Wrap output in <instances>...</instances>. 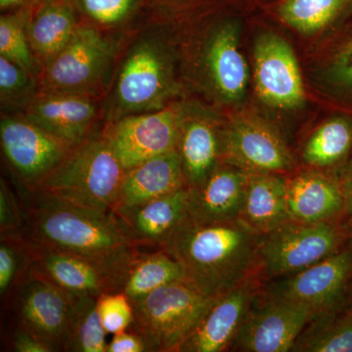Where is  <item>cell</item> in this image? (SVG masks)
Segmentation results:
<instances>
[{"label": "cell", "instance_id": "277c9868", "mask_svg": "<svg viewBox=\"0 0 352 352\" xmlns=\"http://www.w3.org/2000/svg\"><path fill=\"white\" fill-rule=\"evenodd\" d=\"M263 236L240 220L199 224L188 219L162 249L179 261L194 288L203 295L219 296L256 274Z\"/></svg>", "mask_w": 352, "mask_h": 352}, {"label": "cell", "instance_id": "7bdbcfd3", "mask_svg": "<svg viewBox=\"0 0 352 352\" xmlns=\"http://www.w3.org/2000/svg\"><path fill=\"white\" fill-rule=\"evenodd\" d=\"M36 1L38 0H0V12L4 13L7 11L14 10L20 7L36 3Z\"/></svg>", "mask_w": 352, "mask_h": 352}, {"label": "cell", "instance_id": "3957f363", "mask_svg": "<svg viewBox=\"0 0 352 352\" xmlns=\"http://www.w3.org/2000/svg\"><path fill=\"white\" fill-rule=\"evenodd\" d=\"M27 222L32 244L97 264L112 275L117 292L120 277L138 254V245L115 212L76 207L30 191Z\"/></svg>", "mask_w": 352, "mask_h": 352}, {"label": "cell", "instance_id": "484cf974", "mask_svg": "<svg viewBox=\"0 0 352 352\" xmlns=\"http://www.w3.org/2000/svg\"><path fill=\"white\" fill-rule=\"evenodd\" d=\"M261 9L302 36H314L351 12L352 0H275Z\"/></svg>", "mask_w": 352, "mask_h": 352}, {"label": "cell", "instance_id": "74e56055", "mask_svg": "<svg viewBox=\"0 0 352 352\" xmlns=\"http://www.w3.org/2000/svg\"><path fill=\"white\" fill-rule=\"evenodd\" d=\"M18 268V254L12 245L2 242L0 245V294L6 295L10 288Z\"/></svg>", "mask_w": 352, "mask_h": 352}, {"label": "cell", "instance_id": "2e32d148", "mask_svg": "<svg viewBox=\"0 0 352 352\" xmlns=\"http://www.w3.org/2000/svg\"><path fill=\"white\" fill-rule=\"evenodd\" d=\"M263 288L256 274L217 296L177 352L231 351L245 317Z\"/></svg>", "mask_w": 352, "mask_h": 352}, {"label": "cell", "instance_id": "52a82bcc", "mask_svg": "<svg viewBox=\"0 0 352 352\" xmlns=\"http://www.w3.org/2000/svg\"><path fill=\"white\" fill-rule=\"evenodd\" d=\"M217 298L203 295L187 281L166 285L132 302V331L149 351L177 352Z\"/></svg>", "mask_w": 352, "mask_h": 352}, {"label": "cell", "instance_id": "f546056e", "mask_svg": "<svg viewBox=\"0 0 352 352\" xmlns=\"http://www.w3.org/2000/svg\"><path fill=\"white\" fill-rule=\"evenodd\" d=\"M351 147V120L333 117L308 136L300 155L308 168L328 171L346 159Z\"/></svg>", "mask_w": 352, "mask_h": 352}, {"label": "cell", "instance_id": "f35d334b", "mask_svg": "<svg viewBox=\"0 0 352 352\" xmlns=\"http://www.w3.org/2000/svg\"><path fill=\"white\" fill-rule=\"evenodd\" d=\"M148 351L145 340L132 332H122L113 335V339L107 344L106 352H144Z\"/></svg>", "mask_w": 352, "mask_h": 352}, {"label": "cell", "instance_id": "d6986e66", "mask_svg": "<svg viewBox=\"0 0 352 352\" xmlns=\"http://www.w3.org/2000/svg\"><path fill=\"white\" fill-rule=\"evenodd\" d=\"M289 219L302 223L336 222L346 214V201L338 176L307 168L287 175Z\"/></svg>", "mask_w": 352, "mask_h": 352}, {"label": "cell", "instance_id": "8fae6325", "mask_svg": "<svg viewBox=\"0 0 352 352\" xmlns=\"http://www.w3.org/2000/svg\"><path fill=\"white\" fill-rule=\"evenodd\" d=\"M0 141L7 163L28 189L50 175L73 147L22 113H1Z\"/></svg>", "mask_w": 352, "mask_h": 352}, {"label": "cell", "instance_id": "7c38bea8", "mask_svg": "<svg viewBox=\"0 0 352 352\" xmlns=\"http://www.w3.org/2000/svg\"><path fill=\"white\" fill-rule=\"evenodd\" d=\"M224 111L187 96L183 99L177 151L188 188L200 186L222 161Z\"/></svg>", "mask_w": 352, "mask_h": 352}, {"label": "cell", "instance_id": "9c48e42d", "mask_svg": "<svg viewBox=\"0 0 352 352\" xmlns=\"http://www.w3.org/2000/svg\"><path fill=\"white\" fill-rule=\"evenodd\" d=\"M224 113L221 163L247 173H295V157L276 124L258 113L238 108Z\"/></svg>", "mask_w": 352, "mask_h": 352}, {"label": "cell", "instance_id": "4316f807", "mask_svg": "<svg viewBox=\"0 0 352 352\" xmlns=\"http://www.w3.org/2000/svg\"><path fill=\"white\" fill-rule=\"evenodd\" d=\"M82 24L126 41L153 19L142 0H73Z\"/></svg>", "mask_w": 352, "mask_h": 352}, {"label": "cell", "instance_id": "8992f818", "mask_svg": "<svg viewBox=\"0 0 352 352\" xmlns=\"http://www.w3.org/2000/svg\"><path fill=\"white\" fill-rule=\"evenodd\" d=\"M126 41L80 25L69 43L41 71L39 91L82 95L103 100L112 85L120 50Z\"/></svg>", "mask_w": 352, "mask_h": 352}, {"label": "cell", "instance_id": "5bb4252c", "mask_svg": "<svg viewBox=\"0 0 352 352\" xmlns=\"http://www.w3.org/2000/svg\"><path fill=\"white\" fill-rule=\"evenodd\" d=\"M252 61L256 91L265 105L282 111L302 107L307 94L302 72L286 39L272 31L259 34Z\"/></svg>", "mask_w": 352, "mask_h": 352}, {"label": "cell", "instance_id": "603a6c76", "mask_svg": "<svg viewBox=\"0 0 352 352\" xmlns=\"http://www.w3.org/2000/svg\"><path fill=\"white\" fill-rule=\"evenodd\" d=\"M82 24L73 0H38L34 4L28 36L41 68L59 54Z\"/></svg>", "mask_w": 352, "mask_h": 352}, {"label": "cell", "instance_id": "44dd1931", "mask_svg": "<svg viewBox=\"0 0 352 352\" xmlns=\"http://www.w3.org/2000/svg\"><path fill=\"white\" fill-rule=\"evenodd\" d=\"M247 180V171L219 164L203 184L189 188V220L199 224L239 220Z\"/></svg>", "mask_w": 352, "mask_h": 352}, {"label": "cell", "instance_id": "60d3db41", "mask_svg": "<svg viewBox=\"0 0 352 352\" xmlns=\"http://www.w3.org/2000/svg\"><path fill=\"white\" fill-rule=\"evenodd\" d=\"M338 178L346 201V214L352 217V157L340 171Z\"/></svg>", "mask_w": 352, "mask_h": 352}, {"label": "cell", "instance_id": "7402d4cb", "mask_svg": "<svg viewBox=\"0 0 352 352\" xmlns=\"http://www.w3.org/2000/svg\"><path fill=\"white\" fill-rule=\"evenodd\" d=\"M188 198L189 188L184 187L135 207L118 208L115 214L136 245L162 248L188 220Z\"/></svg>", "mask_w": 352, "mask_h": 352}, {"label": "cell", "instance_id": "ffe728a7", "mask_svg": "<svg viewBox=\"0 0 352 352\" xmlns=\"http://www.w3.org/2000/svg\"><path fill=\"white\" fill-rule=\"evenodd\" d=\"M30 247L38 276L56 285L67 293L97 298L103 294L117 292L112 275L97 264L59 250L32 243Z\"/></svg>", "mask_w": 352, "mask_h": 352}, {"label": "cell", "instance_id": "8d00e7d4", "mask_svg": "<svg viewBox=\"0 0 352 352\" xmlns=\"http://www.w3.org/2000/svg\"><path fill=\"white\" fill-rule=\"evenodd\" d=\"M22 224L17 199L3 178L0 180V227L2 233H12Z\"/></svg>", "mask_w": 352, "mask_h": 352}, {"label": "cell", "instance_id": "1f68e13d", "mask_svg": "<svg viewBox=\"0 0 352 352\" xmlns=\"http://www.w3.org/2000/svg\"><path fill=\"white\" fill-rule=\"evenodd\" d=\"M34 4L0 15V56L15 62L38 78L43 68L32 52L28 36V23Z\"/></svg>", "mask_w": 352, "mask_h": 352}, {"label": "cell", "instance_id": "ab89813d", "mask_svg": "<svg viewBox=\"0 0 352 352\" xmlns=\"http://www.w3.org/2000/svg\"><path fill=\"white\" fill-rule=\"evenodd\" d=\"M13 346L14 349L18 352L55 351L47 342L23 327L19 329L14 336Z\"/></svg>", "mask_w": 352, "mask_h": 352}, {"label": "cell", "instance_id": "cb8c5ba5", "mask_svg": "<svg viewBox=\"0 0 352 352\" xmlns=\"http://www.w3.org/2000/svg\"><path fill=\"white\" fill-rule=\"evenodd\" d=\"M184 187L182 159L177 150H173L126 170L116 210L135 207Z\"/></svg>", "mask_w": 352, "mask_h": 352}, {"label": "cell", "instance_id": "6da1fadb", "mask_svg": "<svg viewBox=\"0 0 352 352\" xmlns=\"http://www.w3.org/2000/svg\"><path fill=\"white\" fill-rule=\"evenodd\" d=\"M242 11L226 2L177 25L187 94L224 112L239 108L249 87L240 43Z\"/></svg>", "mask_w": 352, "mask_h": 352}, {"label": "cell", "instance_id": "9a60e30c", "mask_svg": "<svg viewBox=\"0 0 352 352\" xmlns=\"http://www.w3.org/2000/svg\"><path fill=\"white\" fill-rule=\"evenodd\" d=\"M314 316L305 307L265 295L261 288L231 351H292L298 336Z\"/></svg>", "mask_w": 352, "mask_h": 352}, {"label": "cell", "instance_id": "5b68a950", "mask_svg": "<svg viewBox=\"0 0 352 352\" xmlns=\"http://www.w3.org/2000/svg\"><path fill=\"white\" fill-rule=\"evenodd\" d=\"M126 170L102 129L74 145L61 163L29 190L76 207L113 212Z\"/></svg>", "mask_w": 352, "mask_h": 352}, {"label": "cell", "instance_id": "ac0fdd59", "mask_svg": "<svg viewBox=\"0 0 352 352\" xmlns=\"http://www.w3.org/2000/svg\"><path fill=\"white\" fill-rule=\"evenodd\" d=\"M75 298L47 280L34 277L25 285L20 295L22 327L47 342L55 351H65Z\"/></svg>", "mask_w": 352, "mask_h": 352}, {"label": "cell", "instance_id": "83f0119b", "mask_svg": "<svg viewBox=\"0 0 352 352\" xmlns=\"http://www.w3.org/2000/svg\"><path fill=\"white\" fill-rule=\"evenodd\" d=\"M182 281H186L182 264L162 249L152 254H136L120 277L118 292L133 302L161 287Z\"/></svg>", "mask_w": 352, "mask_h": 352}, {"label": "cell", "instance_id": "ba28073f", "mask_svg": "<svg viewBox=\"0 0 352 352\" xmlns=\"http://www.w3.org/2000/svg\"><path fill=\"white\" fill-rule=\"evenodd\" d=\"M346 237L337 221L310 224L289 220L263 236L256 275L263 284L296 274L339 252Z\"/></svg>", "mask_w": 352, "mask_h": 352}, {"label": "cell", "instance_id": "836d02e7", "mask_svg": "<svg viewBox=\"0 0 352 352\" xmlns=\"http://www.w3.org/2000/svg\"><path fill=\"white\" fill-rule=\"evenodd\" d=\"M153 19L180 25L226 0H142Z\"/></svg>", "mask_w": 352, "mask_h": 352}, {"label": "cell", "instance_id": "d6a6232c", "mask_svg": "<svg viewBox=\"0 0 352 352\" xmlns=\"http://www.w3.org/2000/svg\"><path fill=\"white\" fill-rule=\"evenodd\" d=\"M39 92L38 78L15 62L0 56V110L23 113Z\"/></svg>", "mask_w": 352, "mask_h": 352}, {"label": "cell", "instance_id": "30bf717a", "mask_svg": "<svg viewBox=\"0 0 352 352\" xmlns=\"http://www.w3.org/2000/svg\"><path fill=\"white\" fill-rule=\"evenodd\" d=\"M183 99L105 124L104 135L126 170L177 149Z\"/></svg>", "mask_w": 352, "mask_h": 352}, {"label": "cell", "instance_id": "e0dca14e", "mask_svg": "<svg viewBox=\"0 0 352 352\" xmlns=\"http://www.w3.org/2000/svg\"><path fill=\"white\" fill-rule=\"evenodd\" d=\"M22 115L72 146L106 124L103 100L82 95L39 91Z\"/></svg>", "mask_w": 352, "mask_h": 352}, {"label": "cell", "instance_id": "e575fe53", "mask_svg": "<svg viewBox=\"0 0 352 352\" xmlns=\"http://www.w3.org/2000/svg\"><path fill=\"white\" fill-rule=\"evenodd\" d=\"M97 308L107 335H117L131 328L134 321L133 305L122 292L103 294L97 298Z\"/></svg>", "mask_w": 352, "mask_h": 352}, {"label": "cell", "instance_id": "d590c367", "mask_svg": "<svg viewBox=\"0 0 352 352\" xmlns=\"http://www.w3.org/2000/svg\"><path fill=\"white\" fill-rule=\"evenodd\" d=\"M321 78L330 87L352 91V36L329 57L322 67Z\"/></svg>", "mask_w": 352, "mask_h": 352}, {"label": "cell", "instance_id": "7a4b0ae2", "mask_svg": "<svg viewBox=\"0 0 352 352\" xmlns=\"http://www.w3.org/2000/svg\"><path fill=\"white\" fill-rule=\"evenodd\" d=\"M187 96L178 25L151 19L122 44L112 85L103 99L105 124L161 110Z\"/></svg>", "mask_w": 352, "mask_h": 352}, {"label": "cell", "instance_id": "ee69618b", "mask_svg": "<svg viewBox=\"0 0 352 352\" xmlns=\"http://www.w3.org/2000/svg\"><path fill=\"white\" fill-rule=\"evenodd\" d=\"M344 230H346V237L351 238L352 241V217L347 222V226L344 227Z\"/></svg>", "mask_w": 352, "mask_h": 352}, {"label": "cell", "instance_id": "d4e9b609", "mask_svg": "<svg viewBox=\"0 0 352 352\" xmlns=\"http://www.w3.org/2000/svg\"><path fill=\"white\" fill-rule=\"evenodd\" d=\"M239 220L259 235H265L289 221L287 175L248 173Z\"/></svg>", "mask_w": 352, "mask_h": 352}, {"label": "cell", "instance_id": "4fadbf2b", "mask_svg": "<svg viewBox=\"0 0 352 352\" xmlns=\"http://www.w3.org/2000/svg\"><path fill=\"white\" fill-rule=\"evenodd\" d=\"M351 275L352 249H346L296 274L263 283V292L305 307L315 315L344 303Z\"/></svg>", "mask_w": 352, "mask_h": 352}, {"label": "cell", "instance_id": "b9f144b4", "mask_svg": "<svg viewBox=\"0 0 352 352\" xmlns=\"http://www.w3.org/2000/svg\"><path fill=\"white\" fill-rule=\"evenodd\" d=\"M275 0H226L227 3L239 7L243 10H252V9L261 8L266 4H270Z\"/></svg>", "mask_w": 352, "mask_h": 352}, {"label": "cell", "instance_id": "f1b7e54d", "mask_svg": "<svg viewBox=\"0 0 352 352\" xmlns=\"http://www.w3.org/2000/svg\"><path fill=\"white\" fill-rule=\"evenodd\" d=\"M293 352H352V310L342 305L315 314L294 344Z\"/></svg>", "mask_w": 352, "mask_h": 352}, {"label": "cell", "instance_id": "4dcf8cb0", "mask_svg": "<svg viewBox=\"0 0 352 352\" xmlns=\"http://www.w3.org/2000/svg\"><path fill=\"white\" fill-rule=\"evenodd\" d=\"M105 329L102 325L94 296H76L69 315L65 351L73 352H106Z\"/></svg>", "mask_w": 352, "mask_h": 352}]
</instances>
